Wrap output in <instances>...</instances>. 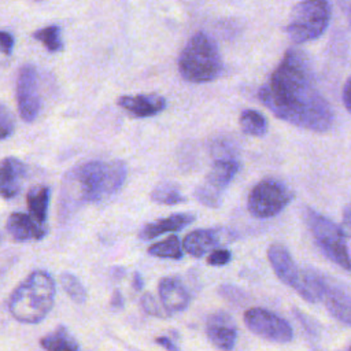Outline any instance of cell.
<instances>
[{"label":"cell","mask_w":351,"mask_h":351,"mask_svg":"<svg viewBox=\"0 0 351 351\" xmlns=\"http://www.w3.org/2000/svg\"><path fill=\"white\" fill-rule=\"evenodd\" d=\"M16 104L21 117L26 122H33L40 111L38 75L36 67L25 64L19 69L16 78Z\"/></svg>","instance_id":"7c38bea8"},{"label":"cell","mask_w":351,"mask_h":351,"mask_svg":"<svg viewBox=\"0 0 351 351\" xmlns=\"http://www.w3.org/2000/svg\"><path fill=\"white\" fill-rule=\"evenodd\" d=\"M156 344H159V346H162L163 348H166V350H170V351H177L178 350V346L177 344H174L173 343V340L171 339H169V337H165V336H160V337H156Z\"/></svg>","instance_id":"e575fe53"},{"label":"cell","mask_w":351,"mask_h":351,"mask_svg":"<svg viewBox=\"0 0 351 351\" xmlns=\"http://www.w3.org/2000/svg\"><path fill=\"white\" fill-rule=\"evenodd\" d=\"M350 350H351V346H350Z\"/></svg>","instance_id":"f35d334b"},{"label":"cell","mask_w":351,"mask_h":351,"mask_svg":"<svg viewBox=\"0 0 351 351\" xmlns=\"http://www.w3.org/2000/svg\"><path fill=\"white\" fill-rule=\"evenodd\" d=\"M232 254L226 248H218L210 251V255L207 256V263L210 266H225L230 262Z\"/></svg>","instance_id":"83f0119b"},{"label":"cell","mask_w":351,"mask_h":351,"mask_svg":"<svg viewBox=\"0 0 351 351\" xmlns=\"http://www.w3.org/2000/svg\"><path fill=\"white\" fill-rule=\"evenodd\" d=\"M332 10L326 0H303L298 3L287 23V33L296 44L318 38L328 27Z\"/></svg>","instance_id":"5b68a950"},{"label":"cell","mask_w":351,"mask_h":351,"mask_svg":"<svg viewBox=\"0 0 351 351\" xmlns=\"http://www.w3.org/2000/svg\"><path fill=\"white\" fill-rule=\"evenodd\" d=\"M219 244V233L217 229H196L189 232L184 240V250L195 256L202 258Z\"/></svg>","instance_id":"d6986e66"},{"label":"cell","mask_w":351,"mask_h":351,"mask_svg":"<svg viewBox=\"0 0 351 351\" xmlns=\"http://www.w3.org/2000/svg\"><path fill=\"white\" fill-rule=\"evenodd\" d=\"M348 14L351 15V0H348Z\"/></svg>","instance_id":"8d00e7d4"},{"label":"cell","mask_w":351,"mask_h":351,"mask_svg":"<svg viewBox=\"0 0 351 351\" xmlns=\"http://www.w3.org/2000/svg\"><path fill=\"white\" fill-rule=\"evenodd\" d=\"M60 285L63 287L64 292L70 296V299L75 303H84L86 299V291L81 281L71 273H62L60 274Z\"/></svg>","instance_id":"484cf974"},{"label":"cell","mask_w":351,"mask_h":351,"mask_svg":"<svg viewBox=\"0 0 351 351\" xmlns=\"http://www.w3.org/2000/svg\"><path fill=\"white\" fill-rule=\"evenodd\" d=\"M341 230L346 236H351V203L347 204L343 210V225Z\"/></svg>","instance_id":"1f68e13d"},{"label":"cell","mask_w":351,"mask_h":351,"mask_svg":"<svg viewBox=\"0 0 351 351\" xmlns=\"http://www.w3.org/2000/svg\"><path fill=\"white\" fill-rule=\"evenodd\" d=\"M55 292L52 276L44 270H34L11 293L8 310L22 324H37L51 311Z\"/></svg>","instance_id":"3957f363"},{"label":"cell","mask_w":351,"mask_h":351,"mask_svg":"<svg viewBox=\"0 0 351 351\" xmlns=\"http://www.w3.org/2000/svg\"><path fill=\"white\" fill-rule=\"evenodd\" d=\"M14 47V37L7 32H0V51L5 55H11Z\"/></svg>","instance_id":"4dcf8cb0"},{"label":"cell","mask_w":351,"mask_h":351,"mask_svg":"<svg viewBox=\"0 0 351 351\" xmlns=\"http://www.w3.org/2000/svg\"><path fill=\"white\" fill-rule=\"evenodd\" d=\"M33 37L38 40L49 52H58L63 48L60 29L56 25H51V26L36 30L33 33Z\"/></svg>","instance_id":"d4e9b609"},{"label":"cell","mask_w":351,"mask_h":351,"mask_svg":"<svg viewBox=\"0 0 351 351\" xmlns=\"http://www.w3.org/2000/svg\"><path fill=\"white\" fill-rule=\"evenodd\" d=\"M258 97L277 118L298 128L326 132L333 125L332 107L319 92L310 60L300 49L285 52Z\"/></svg>","instance_id":"6da1fadb"},{"label":"cell","mask_w":351,"mask_h":351,"mask_svg":"<svg viewBox=\"0 0 351 351\" xmlns=\"http://www.w3.org/2000/svg\"><path fill=\"white\" fill-rule=\"evenodd\" d=\"M181 77L193 84L210 82L222 71V59L214 40L203 32L193 34L178 58Z\"/></svg>","instance_id":"277c9868"},{"label":"cell","mask_w":351,"mask_h":351,"mask_svg":"<svg viewBox=\"0 0 351 351\" xmlns=\"http://www.w3.org/2000/svg\"><path fill=\"white\" fill-rule=\"evenodd\" d=\"M219 292L223 295V298L234 302V303H240L241 300L245 299V295L236 287H232V285H222L219 288Z\"/></svg>","instance_id":"f546056e"},{"label":"cell","mask_w":351,"mask_h":351,"mask_svg":"<svg viewBox=\"0 0 351 351\" xmlns=\"http://www.w3.org/2000/svg\"><path fill=\"white\" fill-rule=\"evenodd\" d=\"M133 288L134 289H137V291H140V289H143V287H144V278H143V276L140 274V273H134V276H133Z\"/></svg>","instance_id":"d590c367"},{"label":"cell","mask_w":351,"mask_h":351,"mask_svg":"<svg viewBox=\"0 0 351 351\" xmlns=\"http://www.w3.org/2000/svg\"><path fill=\"white\" fill-rule=\"evenodd\" d=\"M126 174V166L121 160H93L71 169L64 177L63 207L99 202L117 193Z\"/></svg>","instance_id":"7a4b0ae2"},{"label":"cell","mask_w":351,"mask_h":351,"mask_svg":"<svg viewBox=\"0 0 351 351\" xmlns=\"http://www.w3.org/2000/svg\"><path fill=\"white\" fill-rule=\"evenodd\" d=\"M240 128L244 133L259 137L266 134L267 132V121L266 118L256 110H243L240 114Z\"/></svg>","instance_id":"7402d4cb"},{"label":"cell","mask_w":351,"mask_h":351,"mask_svg":"<svg viewBox=\"0 0 351 351\" xmlns=\"http://www.w3.org/2000/svg\"><path fill=\"white\" fill-rule=\"evenodd\" d=\"M141 306L144 308V311L149 315H155V317H165L163 311L159 308L158 302L154 299V296L151 293H144L141 296Z\"/></svg>","instance_id":"f1b7e54d"},{"label":"cell","mask_w":351,"mask_h":351,"mask_svg":"<svg viewBox=\"0 0 351 351\" xmlns=\"http://www.w3.org/2000/svg\"><path fill=\"white\" fill-rule=\"evenodd\" d=\"M195 221V214L192 213H177L166 218H160L155 222H149L140 230V237L143 240L155 239L167 232H176L186 228Z\"/></svg>","instance_id":"ac0fdd59"},{"label":"cell","mask_w":351,"mask_h":351,"mask_svg":"<svg viewBox=\"0 0 351 351\" xmlns=\"http://www.w3.org/2000/svg\"><path fill=\"white\" fill-rule=\"evenodd\" d=\"M267 258L274 273L284 284L293 288L304 300L311 303L315 302L313 293L310 292L303 278V271L299 270L293 258L291 256V252L285 245L280 243L271 244L267 248Z\"/></svg>","instance_id":"8fae6325"},{"label":"cell","mask_w":351,"mask_h":351,"mask_svg":"<svg viewBox=\"0 0 351 351\" xmlns=\"http://www.w3.org/2000/svg\"><path fill=\"white\" fill-rule=\"evenodd\" d=\"M343 103L346 108L351 112V77L346 81L343 88Z\"/></svg>","instance_id":"d6a6232c"},{"label":"cell","mask_w":351,"mask_h":351,"mask_svg":"<svg viewBox=\"0 0 351 351\" xmlns=\"http://www.w3.org/2000/svg\"><path fill=\"white\" fill-rule=\"evenodd\" d=\"M293 199V192L277 178L259 181L250 192L248 211L256 218H271L280 214Z\"/></svg>","instance_id":"52a82bcc"},{"label":"cell","mask_w":351,"mask_h":351,"mask_svg":"<svg viewBox=\"0 0 351 351\" xmlns=\"http://www.w3.org/2000/svg\"><path fill=\"white\" fill-rule=\"evenodd\" d=\"M148 254L156 258H163V259H181L182 258L181 241L177 236H170L159 243L149 245Z\"/></svg>","instance_id":"603a6c76"},{"label":"cell","mask_w":351,"mask_h":351,"mask_svg":"<svg viewBox=\"0 0 351 351\" xmlns=\"http://www.w3.org/2000/svg\"><path fill=\"white\" fill-rule=\"evenodd\" d=\"M244 322L252 333L265 340L289 343L293 339V330L288 321L270 310L262 307L248 308L244 313Z\"/></svg>","instance_id":"30bf717a"},{"label":"cell","mask_w":351,"mask_h":351,"mask_svg":"<svg viewBox=\"0 0 351 351\" xmlns=\"http://www.w3.org/2000/svg\"><path fill=\"white\" fill-rule=\"evenodd\" d=\"M162 306L167 314L184 311L191 303V295L177 277H163L158 285Z\"/></svg>","instance_id":"5bb4252c"},{"label":"cell","mask_w":351,"mask_h":351,"mask_svg":"<svg viewBox=\"0 0 351 351\" xmlns=\"http://www.w3.org/2000/svg\"><path fill=\"white\" fill-rule=\"evenodd\" d=\"M306 222L322 252L341 269L351 271V256L341 228L313 208L306 210Z\"/></svg>","instance_id":"8992f818"},{"label":"cell","mask_w":351,"mask_h":351,"mask_svg":"<svg viewBox=\"0 0 351 351\" xmlns=\"http://www.w3.org/2000/svg\"><path fill=\"white\" fill-rule=\"evenodd\" d=\"M14 129L15 121L12 112L4 104H0V140L10 137Z\"/></svg>","instance_id":"4316f807"},{"label":"cell","mask_w":351,"mask_h":351,"mask_svg":"<svg viewBox=\"0 0 351 351\" xmlns=\"http://www.w3.org/2000/svg\"><path fill=\"white\" fill-rule=\"evenodd\" d=\"M40 346L49 351H77V350H80L78 343L63 326H59L52 333L44 336L40 340Z\"/></svg>","instance_id":"44dd1931"},{"label":"cell","mask_w":351,"mask_h":351,"mask_svg":"<svg viewBox=\"0 0 351 351\" xmlns=\"http://www.w3.org/2000/svg\"><path fill=\"white\" fill-rule=\"evenodd\" d=\"M34 1H43V0H34Z\"/></svg>","instance_id":"74e56055"},{"label":"cell","mask_w":351,"mask_h":351,"mask_svg":"<svg viewBox=\"0 0 351 351\" xmlns=\"http://www.w3.org/2000/svg\"><path fill=\"white\" fill-rule=\"evenodd\" d=\"M303 278L315 302L321 300L337 321L351 326V296L318 271H303Z\"/></svg>","instance_id":"ba28073f"},{"label":"cell","mask_w":351,"mask_h":351,"mask_svg":"<svg viewBox=\"0 0 351 351\" xmlns=\"http://www.w3.org/2000/svg\"><path fill=\"white\" fill-rule=\"evenodd\" d=\"M118 104L136 118H148L162 112L167 103L165 97L148 93V95H126L118 99Z\"/></svg>","instance_id":"2e32d148"},{"label":"cell","mask_w":351,"mask_h":351,"mask_svg":"<svg viewBox=\"0 0 351 351\" xmlns=\"http://www.w3.org/2000/svg\"><path fill=\"white\" fill-rule=\"evenodd\" d=\"M26 165L14 158L8 156L0 162V196L4 199L15 197L26 178Z\"/></svg>","instance_id":"9a60e30c"},{"label":"cell","mask_w":351,"mask_h":351,"mask_svg":"<svg viewBox=\"0 0 351 351\" xmlns=\"http://www.w3.org/2000/svg\"><path fill=\"white\" fill-rule=\"evenodd\" d=\"M239 167L236 158H215L204 181L195 191L196 199L207 207L217 208L221 204L225 188L233 180Z\"/></svg>","instance_id":"9c48e42d"},{"label":"cell","mask_w":351,"mask_h":351,"mask_svg":"<svg viewBox=\"0 0 351 351\" xmlns=\"http://www.w3.org/2000/svg\"><path fill=\"white\" fill-rule=\"evenodd\" d=\"M206 335L217 348L232 350L237 340V326L230 314L217 311L206 321Z\"/></svg>","instance_id":"4fadbf2b"},{"label":"cell","mask_w":351,"mask_h":351,"mask_svg":"<svg viewBox=\"0 0 351 351\" xmlns=\"http://www.w3.org/2000/svg\"><path fill=\"white\" fill-rule=\"evenodd\" d=\"M110 304H111V307H112V308H115V310H119V308H122V307H123L125 300H123V296H122V293H121V291H119V289H115V291L112 292V296H111V302H110Z\"/></svg>","instance_id":"836d02e7"},{"label":"cell","mask_w":351,"mask_h":351,"mask_svg":"<svg viewBox=\"0 0 351 351\" xmlns=\"http://www.w3.org/2000/svg\"><path fill=\"white\" fill-rule=\"evenodd\" d=\"M49 196H51V189L45 185L34 186L27 193V197H26L27 208H29L32 217L40 223L47 221Z\"/></svg>","instance_id":"ffe728a7"},{"label":"cell","mask_w":351,"mask_h":351,"mask_svg":"<svg viewBox=\"0 0 351 351\" xmlns=\"http://www.w3.org/2000/svg\"><path fill=\"white\" fill-rule=\"evenodd\" d=\"M7 232L15 241L40 240L45 236V229L40 222L23 213H12L8 217Z\"/></svg>","instance_id":"e0dca14e"},{"label":"cell","mask_w":351,"mask_h":351,"mask_svg":"<svg viewBox=\"0 0 351 351\" xmlns=\"http://www.w3.org/2000/svg\"><path fill=\"white\" fill-rule=\"evenodd\" d=\"M151 200L158 204H166V206H176L185 202V196L181 193L180 188L176 184L165 182L158 185L151 192Z\"/></svg>","instance_id":"cb8c5ba5"}]
</instances>
